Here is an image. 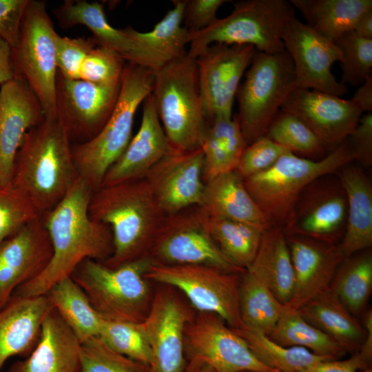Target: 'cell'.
<instances>
[{
  "instance_id": "8",
  "label": "cell",
  "mask_w": 372,
  "mask_h": 372,
  "mask_svg": "<svg viewBox=\"0 0 372 372\" xmlns=\"http://www.w3.org/2000/svg\"><path fill=\"white\" fill-rule=\"evenodd\" d=\"M296 9L286 0H242L232 12L207 28L189 32L187 54L196 59L214 43L247 45L257 52L274 54L285 50L282 32L295 17Z\"/></svg>"
},
{
  "instance_id": "9",
  "label": "cell",
  "mask_w": 372,
  "mask_h": 372,
  "mask_svg": "<svg viewBox=\"0 0 372 372\" xmlns=\"http://www.w3.org/2000/svg\"><path fill=\"white\" fill-rule=\"evenodd\" d=\"M296 87L294 66L285 50L274 54L256 51L236 95L238 112L235 116L247 145L265 136Z\"/></svg>"
},
{
  "instance_id": "18",
  "label": "cell",
  "mask_w": 372,
  "mask_h": 372,
  "mask_svg": "<svg viewBox=\"0 0 372 372\" xmlns=\"http://www.w3.org/2000/svg\"><path fill=\"white\" fill-rule=\"evenodd\" d=\"M285 50L295 70L297 87L318 90L338 96L348 92L331 72L341 53L335 43L314 31L295 17L285 25L282 32Z\"/></svg>"
},
{
  "instance_id": "27",
  "label": "cell",
  "mask_w": 372,
  "mask_h": 372,
  "mask_svg": "<svg viewBox=\"0 0 372 372\" xmlns=\"http://www.w3.org/2000/svg\"><path fill=\"white\" fill-rule=\"evenodd\" d=\"M47 294L11 296L0 309V371L14 355H28L39 340L42 323L53 309Z\"/></svg>"
},
{
  "instance_id": "28",
  "label": "cell",
  "mask_w": 372,
  "mask_h": 372,
  "mask_svg": "<svg viewBox=\"0 0 372 372\" xmlns=\"http://www.w3.org/2000/svg\"><path fill=\"white\" fill-rule=\"evenodd\" d=\"M335 174L347 197L346 227L339 246L347 258L372 246V184L364 170L353 162Z\"/></svg>"
},
{
  "instance_id": "49",
  "label": "cell",
  "mask_w": 372,
  "mask_h": 372,
  "mask_svg": "<svg viewBox=\"0 0 372 372\" xmlns=\"http://www.w3.org/2000/svg\"><path fill=\"white\" fill-rule=\"evenodd\" d=\"M225 0H184L183 23L189 32L209 27L218 18L216 12Z\"/></svg>"
},
{
  "instance_id": "43",
  "label": "cell",
  "mask_w": 372,
  "mask_h": 372,
  "mask_svg": "<svg viewBox=\"0 0 372 372\" xmlns=\"http://www.w3.org/2000/svg\"><path fill=\"white\" fill-rule=\"evenodd\" d=\"M42 215L11 183H0V245L29 223Z\"/></svg>"
},
{
  "instance_id": "33",
  "label": "cell",
  "mask_w": 372,
  "mask_h": 372,
  "mask_svg": "<svg viewBox=\"0 0 372 372\" xmlns=\"http://www.w3.org/2000/svg\"><path fill=\"white\" fill-rule=\"evenodd\" d=\"M47 295L53 307L81 343L99 336L104 320L71 277L58 282Z\"/></svg>"
},
{
  "instance_id": "14",
  "label": "cell",
  "mask_w": 372,
  "mask_h": 372,
  "mask_svg": "<svg viewBox=\"0 0 372 372\" xmlns=\"http://www.w3.org/2000/svg\"><path fill=\"white\" fill-rule=\"evenodd\" d=\"M333 174L316 179L303 190L282 227L285 235L340 243L346 227L347 203L340 180Z\"/></svg>"
},
{
  "instance_id": "5",
  "label": "cell",
  "mask_w": 372,
  "mask_h": 372,
  "mask_svg": "<svg viewBox=\"0 0 372 372\" xmlns=\"http://www.w3.org/2000/svg\"><path fill=\"white\" fill-rule=\"evenodd\" d=\"M171 147L187 152L200 148L209 123L201 99L196 59L187 54L154 71L151 93Z\"/></svg>"
},
{
  "instance_id": "25",
  "label": "cell",
  "mask_w": 372,
  "mask_h": 372,
  "mask_svg": "<svg viewBox=\"0 0 372 372\" xmlns=\"http://www.w3.org/2000/svg\"><path fill=\"white\" fill-rule=\"evenodd\" d=\"M54 13L63 28L77 24L86 26L99 45L112 50L127 63L154 71L165 63L161 58L125 33L123 29L113 28L107 21L101 3L81 0L65 1Z\"/></svg>"
},
{
  "instance_id": "16",
  "label": "cell",
  "mask_w": 372,
  "mask_h": 372,
  "mask_svg": "<svg viewBox=\"0 0 372 372\" xmlns=\"http://www.w3.org/2000/svg\"><path fill=\"white\" fill-rule=\"evenodd\" d=\"M120 90L121 83L109 85L67 79L57 71L56 117L71 143H85L97 135L111 116Z\"/></svg>"
},
{
  "instance_id": "13",
  "label": "cell",
  "mask_w": 372,
  "mask_h": 372,
  "mask_svg": "<svg viewBox=\"0 0 372 372\" xmlns=\"http://www.w3.org/2000/svg\"><path fill=\"white\" fill-rule=\"evenodd\" d=\"M187 359L196 358L216 372H278L262 363L246 341L218 315L198 312L185 329Z\"/></svg>"
},
{
  "instance_id": "21",
  "label": "cell",
  "mask_w": 372,
  "mask_h": 372,
  "mask_svg": "<svg viewBox=\"0 0 372 372\" xmlns=\"http://www.w3.org/2000/svg\"><path fill=\"white\" fill-rule=\"evenodd\" d=\"M52 255L42 217L23 226L0 245V309L17 287L43 271Z\"/></svg>"
},
{
  "instance_id": "34",
  "label": "cell",
  "mask_w": 372,
  "mask_h": 372,
  "mask_svg": "<svg viewBox=\"0 0 372 372\" xmlns=\"http://www.w3.org/2000/svg\"><path fill=\"white\" fill-rule=\"evenodd\" d=\"M239 306L241 327L266 335L273 331L285 307L267 285L248 270L241 273Z\"/></svg>"
},
{
  "instance_id": "55",
  "label": "cell",
  "mask_w": 372,
  "mask_h": 372,
  "mask_svg": "<svg viewBox=\"0 0 372 372\" xmlns=\"http://www.w3.org/2000/svg\"><path fill=\"white\" fill-rule=\"evenodd\" d=\"M363 326L366 331L364 341L357 351L360 356L368 364H371L372 358V311L368 310L364 317Z\"/></svg>"
},
{
  "instance_id": "52",
  "label": "cell",
  "mask_w": 372,
  "mask_h": 372,
  "mask_svg": "<svg viewBox=\"0 0 372 372\" xmlns=\"http://www.w3.org/2000/svg\"><path fill=\"white\" fill-rule=\"evenodd\" d=\"M369 365L357 352L348 359L323 361L301 372H372Z\"/></svg>"
},
{
  "instance_id": "50",
  "label": "cell",
  "mask_w": 372,
  "mask_h": 372,
  "mask_svg": "<svg viewBox=\"0 0 372 372\" xmlns=\"http://www.w3.org/2000/svg\"><path fill=\"white\" fill-rule=\"evenodd\" d=\"M29 0H0V37L13 49Z\"/></svg>"
},
{
  "instance_id": "44",
  "label": "cell",
  "mask_w": 372,
  "mask_h": 372,
  "mask_svg": "<svg viewBox=\"0 0 372 372\" xmlns=\"http://www.w3.org/2000/svg\"><path fill=\"white\" fill-rule=\"evenodd\" d=\"M81 372H149L148 366L109 347L97 336L81 343Z\"/></svg>"
},
{
  "instance_id": "56",
  "label": "cell",
  "mask_w": 372,
  "mask_h": 372,
  "mask_svg": "<svg viewBox=\"0 0 372 372\" xmlns=\"http://www.w3.org/2000/svg\"><path fill=\"white\" fill-rule=\"evenodd\" d=\"M353 31L360 37L372 39V8L364 12L358 19Z\"/></svg>"
},
{
  "instance_id": "2",
  "label": "cell",
  "mask_w": 372,
  "mask_h": 372,
  "mask_svg": "<svg viewBox=\"0 0 372 372\" xmlns=\"http://www.w3.org/2000/svg\"><path fill=\"white\" fill-rule=\"evenodd\" d=\"M72 143L58 118H46L25 134L15 155L11 184L43 216L79 178Z\"/></svg>"
},
{
  "instance_id": "38",
  "label": "cell",
  "mask_w": 372,
  "mask_h": 372,
  "mask_svg": "<svg viewBox=\"0 0 372 372\" xmlns=\"http://www.w3.org/2000/svg\"><path fill=\"white\" fill-rule=\"evenodd\" d=\"M330 288L351 314H361L372 292L371 250L345 258L338 268Z\"/></svg>"
},
{
  "instance_id": "11",
  "label": "cell",
  "mask_w": 372,
  "mask_h": 372,
  "mask_svg": "<svg viewBox=\"0 0 372 372\" xmlns=\"http://www.w3.org/2000/svg\"><path fill=\"white\" fill-rule=\"evenodd\" d=\"M201 265L152 263L145 277L174 287L198 312L213 313L232 329L242 327L239 296L241 273Z\"/></svg>"
},
{
  "instance_id": "53",
  "label": "cell",
  "mask_w": 372,
  "mask_h": 372,
  "mask_svg": "<svg viewBox=\"0 0 372 372\" xmlns=\"http://www.w3.org/2000/svg\"><path fill=\"white\" fill-rule=\"evenodd\" d=\"M362 112L372 111V75L357 89L350 99Z\"/></svg>"
},
{
  "instance_id": "24",
  "label": "cell",
  "mask_w": 372,
  "mask_h": 372,
  "mask_svg": "<svg viewBox=\"0 0 372 372\" xmlns=\"http://www.w3.org/2000/svg\"><path fill=\"white\" fill-rule=\"evenodd\" d=\"M143 103L139 129L121 156L106 172L101 186L145 178L151 169L173 149L165 134L151 94Z\"/></svg>"
},
{
  "instance_id": "57",
  "label": "cell",
  "mask_w": 372,
  "mask_h": 372,
  "mask_svg": "<svg viewBox=\"0 0 372 372\" xmlns=\"http://www.w3.org/2000/svg\"><path fill=\"white\" fill-rule=\"evenodd\" d=\"M183 372H216L210 365L205 362L196 359H187V364Z\"/></svg>"
},
{
  "instance_id": "42",
  "label": "cell",
  "mask_w": 372,
  "mask_h": 372,
  "mask_svg": "<svg viewBox=\"0 0 372 372\" xmlns=\"http://www.w3.org/2000/svg\"><path fill=\"white\" fill-rule=\"evenodd\" d=\"M341 53V80L347 85H360L372 71V39L358 35L353 30L335 42Z\"/></svg>"
},
{
  "instance_id": "26",
  "label": "cell",
  "mask_w": 372,
  "mask_h": 372,
  "mask_svg": "<svg viewBox=\"0 0 372 372\" xmlns=\"http://www.w3.org/2000/svg\"><path fill=\"white\" fill-rule=\"evenodd\" d=\"M81 342L53 308L32 351L8 372H81Z\"/></svg>"
},
{
  "instance_id": "3",
  "label": "cell",
  "mask_w": 372,
  "mask_h": 372,
  "mask_svg": "<svg viewBox=\"0 0 372 372\" xmlns=\"http://www.w3.org/2000/svg\"><path fill=\"white\" fill-rule=\"evenodd\" d=\"M92 219L110 227L114 251L103 263L110 268L148 257L165 216L145 178L101 186L88 205Z\"/></svg>"
},
{
  "instance_id": "4",
  "label": "cell",
  "mask_w": 372,
  "mask_h": 372,
  "mask_svg": "<svg viewBox=\"0 0 372 372\" xmlns=\"http://www.w3.org/2000/svg\"><path fill=\"white\" fill-rule=\"evenodd\" d=\"M154 81L153 70L125 63L118 99L107 123L91 140L72 144V158L79 177L92 192L101 186L106 172L128 145L136 112L152 93Z\"/></svg>"
},
{
  "instance_id": "7",
  "label": "cell",
  "mask_w": 372,
  "mask_h": 372,
  "mask_svg": "<svg viewBox=\"0 0 372 372\" xmlns=\"http://www.w3.org/2000/svg\"><path fill=\"white\" fill-rule=\"evenodd\" d=\"M152 263L146 257L110 268L102 262L86 259L71 278L104 320L141 323L147 316L154 296L150 281L145 277Z\"/></svg>"
},
{
  "instance_id": "39",
  "label": "cell",
  "mask_w": 372,
  "mask_h": 372,
  "mask_svg": "<svg viewBox=\"0 0 372 372\" xmlns=\"http://www.w3.org/2000/svg\"><path fill=\"white\" fill-rule=\"evenodd\" d=\"M247 343L256 357L278 372H301L323 361L331 360L298 347H285L267 335L244 327L233 329Z\"/></svg>"
},
{
  "instance_id": "29",
  "label": "cell",
  "mask_w": 372,
  "mask_h": 372,
  "mask_svg": "<svg viewBox=\"0 0 372 372\" xmlns=\"http://www.w3.org/2000/svg\"><path fill=\"white\" fill-rule=\"evenodd\" d=\"M200 207L209 217L247 223L265 230L271 227L236 170L205 183Z\"/></svg>"
},
{
  "instance_id": "36",
  "label": "cell",
  "mask_w": 372,
  "mask_h": 372,
  "mask_svg": "<svg viewBox=\"0 0 372 372\" xmlns=\"http://www.w3.org/2000/svg\"><path fill=\"white\" fill-rule=\"evenodd\" d=\"M267 336L282 346L304 348L331 360H338L347 353L333 339L306 321L297 309L287 305Z\"/></svg>"
},
{
  "instance_id": "54",
  "label": "cell",
  "mask_w": 372,
  "mask_h": 372,
  "mask_svg": "<svg viewBox=\"0 0 372 372\" xmlns=\"http://www.w3.org/2000/svg\"><path fill=\"white\" fill-rule=\"evenodd\" d=\"M14 77L12 61V48L0 37V85Z\"/></svg>"
},
{
  "instance_id": "32",
  "label": "cell",
  "mask_w": 372,
  "mask_h": 372,
  "mask_svg": "<svg viewBox=\"0 0 372 372\" xmlns=\"http://www.w3.org/2000/svg\"><path fill=\"white\" fill-rule=\"evenodd\" d=\"M308 25L325 39L335 42L353 30L360 17L372 8L371 0H290Z\"/></svg>"
},
{
  "instance_id": "1",
  "label": "cell",
  "mask_w": 372,
  "mask_h": 372,
  "mask_svg": "<svg viewBox=\"0 0 372 372\" xmlns=\"http://www.w3.org/2000/svg\"><path fill=\"white\" fill-rule=\"evenodd\" d=\"M92 190L79 178L65 197L42 216L52 248V257L43 271L19 286L12 296L45 295L62 279L71 277L86 259L104 262L114 251L109 226L94 220L88 214Z\"/></svg>"
},
{
  "instance_id": "30",
  "label": "cell",
  "mask_w": 372,
  "mask_h": 372,
  "mask_svg": "<svg viewBox=\"0 0 372 372\" xmlns=\"http://www.w3.org/2000/svg\"><path fill=\"white\" fill-rule=\"evenodd\" d=\"M297 310L306 321L328 335L347 352L358 351L364 341L366 331L363 324L331 288Z\"/></svg>"
},
{
  "instance_id": "37",
  "label": "cell",
  "mask_w": 372,
  "mask_h": 372,
  "mask_svg": "<svg viewBox=\"0 0 372 372\" xmlns=\"http://www.w3.org/2000/svg\"><path fill=\"white\" fill-rule=\"evenodd\" d=\"M173 8L151 31L138 32L130 26L123 29L128 36L138 41L165 63L185 55L189 43V32L182 25L184 1H172Z\"/></svg>"
},
{
  "instance_id": "35",
  "label": "cell",
  "mask_w": 372,
  "mask_h": 372,
  "mask_svg": "<svg viewBox=\"0 0 372 372\" xmlns=\"http://www.w3.org/2000/svg\"><path fill=\"white\" fill-rule=\"evenodd\" d=\"M210 234L220 251L237 269L244 271L253 262L265 229L242 222L209 217Z\"/></svg>"
},
{
  "instance_id": "20",
  "label": "cell",
  "mask_w": 372,
  "mask_h": 372,
  "mask_svg": "<svg viewBox=\"0 0 372 372\" xmlns=\"http://www.w3.org/2000/svg\"><path fill=\"white\" fill-rule=\"evenodd\" d=\"M280 110L301 119L331 150L348 138L362 114L350 99L299 87L291 92Z\"/></svg>"
},
{
  "instance_id": "19",
  "label": "cell",
  "mask_w": 372,
  "mask_h": 372,
  "mask_svg": "<svg viewBox=\"0 0 372 372\" xmlns=\"http://www.w3.org/2000/svg\"><path fill=\"white\" fill-rule=\"evenodd\" d=\"M203 165L201 148L172 149L148 172L145 178L165 215L200 205L205 187Z\"/></svg>"
},
{
  "instance_id": "40",
  "label": "cell",
  "mask_w": 372,
  "mask_h": 372,
  "mask_svg": "<svg viewBox=\"0 0 372 372\" xmlns=\"http://www.w3.org/2000/svg\"><path fill=\"white\" fill-rule=\"evenodd\" d=\"M265 136L291 152L311 159L324 157L328 149L301 119L281 110L271 121Z\"/></svg>"
},
{
  "instance_id": "17",
  "label": "cell",
  "mask_w": 372,
  "mask_h": 372,
  "mask_svg": "<svg viewBox=\"0 0 372 372\" xmlns=\"http://www.w3.org/2000/svg\"><path fill=\"white\" fill-rule=\"evenodd\" d=\"M256 51L251 45L214 43L196 59L203 109L209 125L217 117L232 118L238 88Z\"/></svg>"
},
{
  "instance_id": "48",
  "label": "cell",
  "mask_w": 372,
  "mask_h": 372,
  "mask_svg": "<svg viewBox=\"0 0 372 372\" xmlns=\"http://www.w3.org/2000/svg\"><path fill=\"white\" fill-rule=\"evenodd\" d=\"M200 148L204 159L205 183L220 174L236 170V165L221 141L209 130V127Z\"/></svg>"
},
{
  "instance_id": "51",
  "label": "cell",
  "mask_w": 372,
  "mask_h": 372,
  "mask_svg": "<svg viewBox=\"0 0 372 372\" xmlns=\"http://www.w3.org/2000/svg\"><path fill=\"white\" fill-rule=\"evenodd\" d=\"M356 156V161L365 167L372 165V113L361 116L358 123L347 138Z\"/></svg>"
},
{
  "instance_id": "41",
  "label": "cell",
  "mask_w": 372,
  "mask_h": 372,
  "mask_svg": "<svg viewBox=\"0 0 372 372\" xmlns=\"http://www.w3.org/2000/svg\"><path fill=\"white\" fill-rule=\"evenodd\" d=\"M99 337L114 351L149 366L151 351L141 322L104 320Z\"/></svg>"
},
{
  "instance_id": "22",
  "label": "cell",
  "mask_w": 372,
  "mask_h": 372,
  "mask_svg": "<svg viewBox=\"0 0 372 372\" xmlns=\"http://www.w3.org/2000/svg\"><path fill=\"white\" fill-rule=\"evenodd\" d=\"M45 118L34 93L21 77L0 85V183H10L17 152L25 133Z\"/></svg>"
},
{
  "instance_id": "15",
  "label": "cell",
  "mask_w": 372,
  "mask_h": 372,
  "mask_svg": "<svg viewBox=\"0 0 372 372\" xmlns=\"http://www.w3.org/2000/svg\"><path fill=\"white\" fill-rule=\"evenodd\" d=\"M161 285L141 322L151 351L148 371L183 372L187 364L185 329L194 314L174 287Z\"/></svg>"
},
{
  "instance_id": "23",
  "label": "cell",
  "mask_w": 372,
  "mask_h": 372,
  "mask_svg": "<svg viewBox=\"0 0 372 372\" xmlns=\"http://www.w3.org/2000/svg\"><path fill=\"white\" fill-rule=\"evenodd\" d=\"M294 275L291 298L287 304L298 309L330 288L336 271L345 258L339 244L285 235Z\"/></svg>"
},
{
  "instance_id": "45",
  "label": "cell",
  "mask_w": 372,
  "mask_h": 372,
  "mask_svg": "<svg viewBox=\"0 0 372 372\" xmlns=\"http://www.w3.org/2000/svg\"><path fill=\"white\" fill-rule=\"evenodd\" d=\"M125 61L112 50L97 44L84 58L79 79L114 85L121 83Z\"/></svg>"
},
{
  "instance_id": "47",
  "label": "cell",
  "mask_w": 372,
  "mask_h": 372,
  "mask_svg": "<svg viewBox=\"0 0 372 372\" xmlns=\"http://www.w3.org/2000/svg\"><path fill=\"white\" fill-rule=\"evenodd\" d=\"M97 44L93 37L71 39L57 34L55 40L57 71L65 78L79 79L84 58Z\"/></svg>"
},
{
  "instance_id": "10",
  "label": "cell",
  "mask_w": 372,
  "mask_h": 372,
  "mask_svg": "<svg viewBox=\"0 0 372 372\" xmlns=\"http://www.w3.org/2000/svg\"><path fill=\"white\" fill-rule=\"evenodd\" d=\"M57 33L45 3L29 0L19 38L12 49L14 76L22 78L37 97L46 118H56L55 40Z\"/></svg>"
},
{
  "instance_id": "6",
  "label": "cell",
  "mask_w": 372,
  "mask_h": 372,
  "mask_svg": "<svg viewBox=\"0 0 372 372\" xmlns=\"http://www.w3.org/2000/svg\"><path fill=\"white\" fill-rule=\"evenodd\" d=\"M354 161L356 156L346 139L320 159L287 152L272 166L243 181L269 225L282 227L300 195L311 183L335 174Z\"/></svg>"
},
{
  "instance_id": "31",
  "label": "cell",
  "mask_w": 372,
  "mask_h": 372,
  "mask_svg": "<svg viewBox=\"0 0 372 372\" xmlns=\"http://www.w3.org/2000/svg\"><path fill=\"white\" fill-rule=\"evenodd\" d=\"M248 270L260 278L282 304L290 301L294 275L286 236L280 227L266 229Z\"/></svg>"
},
{
  "instance_id": "12",
  "label": "cell",
  "mask_w": 372,
  "mask_h": 372,
  "mask_svg": "<svg viewBox=\"0 0 372 372\" xmlns=\"http://www.w3.org/2000/svg\"><path fill=\"white\" fill-rule=\"evenodd\" d=\"M209 216L198 205L165 215L148 257L166 265H201L243 272L232 266L220 251L208 227Z\"/></svg>"
},
{
  "instance_id": "46",
  "label": "cell",
  "mask_w": 372,
  "mask_h": 372,
  "mask_svg": "<svg viewBox=\"0 0 372 372\" xmlns=\"http://www.w3.org/2000/svg\"><path fill=\"white\" fill-rule=\"evenodd\" d=\"M287 149L263 136L245 148L236 172L244 179L272 166Z\"/></svg>"
}]
</instances>
